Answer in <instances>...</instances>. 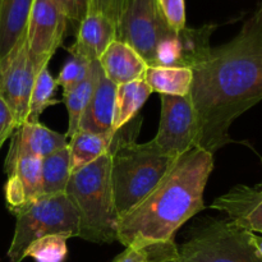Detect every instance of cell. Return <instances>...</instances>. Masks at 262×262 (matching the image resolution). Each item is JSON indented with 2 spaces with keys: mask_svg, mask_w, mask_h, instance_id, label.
I'll return each instance as SVG.
<instances>
[{
  "mask_svg": "<svg viewBox=\"0 0 262 262\" xmlns=\"http://www.w3.org/2000/svg\"><path fill=\"white\" fill-rule=\"evenodd\" d=\"M253 242H255L256 248H257L258 253H260V256L262 257V237L261 235H257V234L253 235Z\"/></svg>",
  "mask_w": 262,
  "mask_h": 262,
  "instance_id": "obj_34",
  "label": "cell"
},
{
  "mask_svg": "<svg viewBox=\"0 0 262 262\" xmlns=\"http://www.w3.org/2000/svg\"><path fill=\"white\" fill-rule=\"evenodd\" d=\"M91 63L92 61H89L83 56L77 55V54H69L68 60L61 68L58 78L55 79L56 86L63 87V92L73 89L86 77Z\"/></svg>",
  "mask_w": 262,
  "mask_h": 262,
  "instance_id": "obj_26",
  "label": "cell"
},
{
  "mask_svg": "<svg viewBox=\"0 0 262 262\" xmlns=\"http://www.w3.org/2000/svg\"><path fill=\"white\" fill-rule=\"evenodd\" d=\"M12 136L4 166L10 165L19 156L43 159L68 146L67 135L55 132L40 122H25L17 127Z\"/></svg>",
  "mask_w": 262,
  "mask_h": 262,
  "instance_id": "obj_13",
  "label": "cell"
},
{
  "mask_svg": "<svg viewBox=\"0 0 262 262\" xmlns=\"http://www.w3.org/2000/svg\"><path fill=\"white\" fill-rule=\"evenodd\" d=\"M35 78L25 35L12 53L0 60V95L12 110L18 127L27 120Z\"/></svg>",
  "mask_w": 262,
  "mask_h": 262,
  "instance_id": "obj_10",
  "label": "cell"
},
{
  "mask_svg": "<svg viewBox=\"0 0 262 262\" xmlns=\"http://www.w3.org/2000/svg\"><path fill=\"white\" fill-rule=\"evenodd\" d=\"M14 215L17 223L7 253L10 262H22L26 258L27 248L46 235L58 234L68 239L78 237V216L66 193L56 196L41 194L28 201Z\"/></svg>",
  "mask_w": 262,
  "mask_h": 262,
  "instance_id": "obj_5",
  "label": "cell"
},
{
  "mask_svg": "<svg viewBox=\"0 0 262 262\" xmlns=\"http://www.w3.org/2000/svg\"><path fill=\"white\" fill-rule=\"evenodd\" d=\"M66 13L68 20L81 23L89 12V0H55Z\"/></svg>",
  "mask_w": 262,
  "mask_h": 262,
  "instance_id": "obj_31",
  "label": "cell"
},
{
  "mask_svg": "<svg viewBox=\"0 0 262 262\" xmlns=\"http://www.w3.org/2000/svg\"><path fill=\"white\" fill-rule=\"evenodd\" d=\"M211 209L225 212L239 227L262 234V184L233 187L212 202Z\"/></svg>",
  "mask_w": 262,
  "mask_h": 262,
  "instance_id": "obj_12",
  "label": "cell"
},
{
  "mask_svg": "<svg viewBox=\"0 0 262 262\" xmlns=\"http://www.w3.org/2000/svg\"><path fill=\"white\" fill-rule=\"evenodd\" d=\"M117 40V25L105 15L89 13L78 25L77 38L69 54L83 56L89 61L99 60L113 41Z\"/></svg>",
  "mask_w": 262,
  "mask_h": 262,
  "instance_id": "obj_14",
  "label": "cell"
},
{
  "mask_svg": "<svg viewBox=\"0 0 262 262\" xmlns=\"http://www.w3.org/2000/svg\"><path fill=\"white\" fill-rule=\"evenodd\" d=\"M68 18L55 0H35L26 40L36 74L49 66L66 36Z\"/></svg>",
  "mask_w": 262,
  "mask_h": 262,
  "instance_id": "obj_9",
  "label": "cell"
},
{
  "mask_svg": "<svg viewBox=\"0 0 262 262\" xmlns=\"http://www.w3.org/2000/svg\"><path fill=\"white\" fill-rule=\"evenodd\" d=\"M160 124L151 141L161 152L179 158L197 147V120L191 96L160 95Z\"/></svg>",
  "mask_w": 262,
  "mask_h": 262,
  "instance_id": "obj_8",
  "label": "cell"
},
{
  "mask_svg": "<svg viewBox=\"0 0 262 262\" xmlns=\"http://www.w3.org/2000/svg\"><path fill=\"white\" fill-rule=\"evenodd\" d=\"M151 94L152 90L146 83L145 79H137L117 86L113 130L117 132L132 122Z\"/></svg>",
  "mask_w": 262,
  "mask_h": 262,
  "instance_id": "obj_20",
  "label": "cell"
},
{
  "mask_svg": "<svg viewBox=\"0 0 262 262\" xmlns=\"http://www.w3.org/2000/svg\"><path fill=\"white\" fill-rule=\"evenodd\" d=\"M114 136L115 132L91 133L81 129L76 130L68 138L71 174L109 152Z\"/></svg>",
  "mask_w": 262,
  "mask_h": 262,
  "instance_id": "obj_18",
  "label": "cell"
},
{
  "mask_svg": "<svg viewBox=\"0 0 262 262\" xmlns=\"http://www.w3.org/2000/svg\"><path fill=\"white\" fill-rule=\"evenodd\" d=\"M115 94H117V84L106 78L101 69L94 95L79 120L78 129L91 133L114 132L113 119H114Z\"/></svg>",
  "mask_w": 262,
  "mask_h": 262,
  "instance_id": "obj_16",
  "label": "cell"
},
{
  "mask_svg": "<svg viewBox=\"0 0 262 262\" xmlns=\"http://www.w3.org/2000/svg\"><path fill=\"white\" fill-rule=\"evenodd\" d=\"M171 31L156 0H127L117 25V40L135 49L151 67L158 45Z\"/></svg>",
  "mask_w": 262,
  "mask_h": 262,
  "instance_id": "obj_7",
  "label": "cell"
},
{
  "mask_svg": "<svg viewBox=\"0 0 262 262\" xmlns=\"http://www.w3.org/2000/svg\"><path fill=\"white\" fill-rule=\"evenodd\" d=\"M192 72L197 147L214 155L232 142L233 122L262 101V0L239 32Z\"/></svg>",
  "mask_w": 262,
  "mask_h": 262,
  "instance_id": "obj_1",
  "label": "cell"
},
{
  "mask_svg": "<svg viewBox=\"0 0 262 262\" xmlns=\"http://www.w3.org/2000/svg\"><path fill=\"white\" fill-rule=\"evenodd\" d=\"M102 72L117 86L143 79L148 66L145 59L123 41L115 40L99 58Z\"/></svg>",
  "mask_w": 262,
  "mask_h": 262,
  "instance_id": "obj_15",
  "label": "cell"
},
{
  "mask_svg": "<svg viewBox=\"0 0 262 262\" xmlns=\"http://www.w3.org/2000/svg\"><path fill=\"white\" fill-rule=\"evenodd\" d=\"M214 155L196 147L176 159L158 186L118 220V242L125 247L174 241L177 230L205 209L204 191Z\"/></svg>",
  "mask_w": 262,
  "mask_h": 262,
  "instance_id": "obj_2",
  "label": "cell"
},
{
  "mask_svg": "<svg viewBox=\"0 0 262 262\" xmlns=\"http://www.w3.org/2000/svg\"><path fill=\"white\" fill-rule=\"evenodd\" d=\"M150 258L147 262H177L178 247L174 241L151 245Z\"/></svg>",
  "mask_w": 262,
  "mask_h": 262,
  "instance_id": "obj_32",
  "label": "cell"
},
{
  "mask_svg": "<svg viewBox=\"0 0 262 262\" xmlns=\"http://www.w3.org/2000/svg\"><path fill=\"white\" fill-rule=\"evenodd\" d=\"M142 119H133L115 132L110 146V181L118 217L142 201L164 178L177 158L161 152L152 141L137 143Z\"/></svg>",
  "mask_w": 262,
  "mask_h": 262,
  "instance_id": "obj_3",
  "label": "cell"
},
{
  "mask_svg": "<svg viewBox=\"0 0 262 262\" xmlns=\"http://www.w3.org/2000/svg\"><path fill=\"white\" fill-rule=\"evenodd\" d=\"M215 28L216 25H205L199 28L186 27L179 32L171 31L158 45L155 61L151 67L193 69L209 58L210 38Z\"/></svg>",
  "mask_w": 262,
  "mask_h": 262,
  "instance_id": "obj_11",
  "label": "cell"
},
{
  "mask_svg": "<svg viewBox=\"0 0 262 262\" xmlns=\"http://www.w3.org/2000/svg\"><path fill=\"white\" fill-rule=\"evenodd\" d=\"M156 3L165 22L174 32H179L187 27L184 0H156Z\"/></svg>",
  "mask_w": 262,
  "mask_h": 262,
  "instance_id": "obj_27",
  "label": "cell"
},
{
  "mask_svg": "<svg viewBox=\"0 0 262 262\" xmlns=\"http://www.w3.org/2000/svg\"><path fill=\"white\" fill-rule=\"evenodd\" d=\"M33 3L35 0H0V60L25 37Z\"/></svg>",
  "mask_w": 262,
  "mask_h": 262,
  "instance_id": "obj_17",
  "label": "cell"
},
{
  "mask_svg": "<svg viewBox=\"0 0 262 262\" xmlns=\"http://www.w3.org/2000/svg\"><path fill=\"white\" fill-rule=\"evenodd\" d=\"M100 74H101V67L99 60H94L90 64L86 77L73 89L63 92V102L66 104L68 112V132L66 133L68 138L78 129L79 120L94 95Z\"/></svg>",
  "mask_w": 262,
  "mask_h": 262,
  "instance_id": "obj_19",
  "label": "cell"
},
{
  "mask_svg": "<svg viewBox=\"0 0 262 262\" xmlns=\"http://www.w3.org/2000/svg\"><path fill=\"white\" fill-rule=\"evenodd\" d=\"M5 199H7L8 207L13 214L19 211L28 202L25 187H23L19 178L14 174L8 176L7 184H5Z\"/></svg>",
  "mask_w": 262,
  "mask_h": 262,
  "instance_id": "obj_28",
  "label": "cell"
},
{
  "mask_svg": "<svg viewBox=\"0 0 262 262\" xmlns=\"http://www.w3.org/2000/svg\"><path fill=\"white\" fill-rule=\"evenodd\" d=\"M152 92L169 96H187L193 82V72L179 67H148L143 77Z\"/></svg>",
  "mask_w": 262,
  "mask_h": 262,
  "instance_id": "obj_21",
  "label": "cell"
},
{
  "mask_svg": "<svg viewBox=\"0 0 262 262\" xmlns=\"http://www.w3.org/2000/svg\"><path fill=\"white\" fill-rule=\"evenodd\" d=\"M69 177H71V156H69L68 146L42 159V165H41L42 194L56 196V194L66 193Z\"/></svg>",
  "mask_w": 262,
  "mask_h": 262,
  "instance_id": "obj_22",
  "label": "cell"
},
{
  "mask_svg": "<svg viewBox=\"0 0 262 262\" xmlns=\"http://www.w3.org/2000/svg\"><path fill=\"white\" fill-rule=\"evenodd\" d=\"M127 0H89V13H99L118 25Z\"/></svg>",
  "mask_w": 262,
  "mask_h": 262,
  "instance_id": "obj_29",
  "label": "cell"
},
{
  "mask_svg": "<svg viewBox=\"0 0 262 262\" xmlns=\"http://www.w3.org/2000/svg\"><path fill=\"white\" fill-rule=\"evenodd\" d=\"M253 235L230 219L210 220L178 248L177 262H262Z\"/></svg>",
  "mask_w": 262,
  "mask_h": 262,
  "instance_id": "obj_6",
  "label": "cell"
},
{
  "mask_svg": "<svg viewBox=\"0 0 262 262\" xmlns=\"http://www.w3.org/2000/svg\"><path fill=\"white\" fill-rule=\"evenodd\" d=\"M151 247H137V246H130L125 247L124 252L120 253L113 262H147L150 258Z\"/></svg>",
  "mask_w": 262,
  "mask_h": 262,
  "instance_id": "obj_33",
  "label": "cell"
},
{
  "mask_svg": "<svg viewBox=\"0 0 262 262\" xmlns=\"http://www.w3.org/2000/svg\"><path fill=\"white\" fill-rule=\"evenodd\" d=\"M67 241L63 235H46L27 248L26 257H32L35 262H64L68 255Z\"/></svg>",
  "mask_w": 262,
  "mask_h": 262,
  "instance_id": "obj_25",
  "label": "cell"
},
{
  "mask_svg": "<svg viewBox=\"0 0 262 262\" xmlns=\"http://www.w3.org/2000/svg\"><path fill=\"white\" fill-rule=\"evenodd\" d=\"M41 165H42V159L19 156L10 165L4 166V170L8 176L14 174L22 182L28 201H32L42 194Z\"/></svg>",
  "mask_w": 262,
  "mask_h": 262,
  "instance_id": "obj_23",
  "label": "cell"
},
{
  "mask_svg": "<svg viewBox=\"0 0 262 262\" xmlns=\"http://www.w3.org/2000/svg\"><path fill=\"white\" fill-rule=\"evenodd\" d=\"M110 152L69 177L66 196L78 216V237L92 243L118 239V217L110 181Z\"/></svg>",
  "mask_w": 262,
  "mask_h": 262,
  "instance_id": "obj_4",
  "label": "cell"
},
{
  "mask_svg": "<svg viewBox=\"0 0 262 262\" xmlns=\"http://www.w3.org/2000/svg\"><path fill=\"white\" fill-rule=\"evenodd\" d=\"M17 122L12 110L0 95V150L5 141L17 129Z\"/></svg>",
  "mask_w": 262,
  "mask_h": 262,
  "instance_id": "obj_30",
  "label": "cell"
},
{
  "mask_svg": "<svg viewBox=\"0 0 262 262\" xmlns=\"http://www.w3.org/2000/svg\"><path fill=\"white\" fill-rule=\"evenodd\" d=\"M56 82L49 72V66L43 67L36 74L33 82L32 92H31L30 107H28V117L26 122L36 123L46 107L58 104V100L54 99Z\"/></svg>",
  "mask_w": 262,
  "mask_h": 262,
  "instance_id": "obj_24",
  "label": "cell"
}]
</instances>
